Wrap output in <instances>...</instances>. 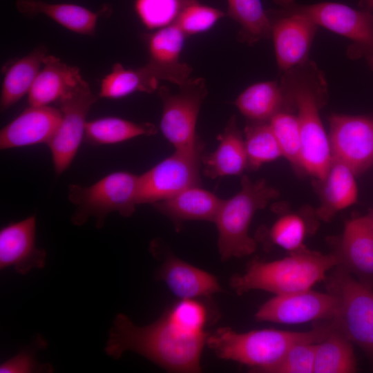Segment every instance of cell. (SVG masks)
<instances>
[{
    "mask_svg": "<svg viewBox=\"0 0 373 373\" xmlns=\"http://www.w3.org/2000/svg\"><path fill=\"white\" fill-rule=\"evenodd\" d=\"M208 335L184 329L165 312L144 326L137 325L126 314H119L113 321L104 350L115 359L131 351L169 372H199Z\"/></svg>",
    "mask_w": 373,
    "mask_h": 373,
    "instance_id": "obj_1",
    "label": "cell"
},
{
    "mask_svg": "<svg viewBox=\"0 0 373 373\" xmlns=\"http://www.w3.org/2000/svg\"><path fill=\"white\" fill-rule=\"evenodd\" d=\"M280 83L294 109H297L302 170L322 179L331 162L329 137L323 128L320 108L327 97V83L315 63L307 61L284 72Z\"/></svg>",
    "mask_w": 373,
    "mask_h": 373,
    "instance_id": "obj_2",
    "label": "cell"
},
{
    "mask_svg": "<svg viewBox=\"0 0 373 373\" xmlns=\"http://www.w3.org/2000/svg\"><path fill=\"white\" fill-rule=\"evenodd\" d=\"M332 329L331 323L308 332L265 329L238 332L230 327H220L209 334L206 345L222 359L249 366L254 372H265L294 345L319 343Z\"/></svg>",
    "mask_w": 373,
    "mask_h": 373,
    "instance_id": "obj_3",
    "label": "cell"
},
{
    "mask_svg": "<svg viewBox=\"0 0 373 373\" xmlns=\"http://www.w3.org/2000/svg\"><path fill=\"white\" fill-rule=\"evenodd\" d=\"M337 265L334 255L311 251L307 247L269 262L254 260L245 271L231 278L230 285L242 295L260 289L276 295L311 289L325 280L326 273Z\"/></svg>",
    "mask_w": 373,
    "mask_h": 373,
    "instance_id": "obj_4",
    "label": "cell"
},
{
    "mask_svg": "<svg viewBox=\"0 0 373 373\" xmlns=\"http://www.w3.org/2000/svg\"><path fill=\"white\" fill-rule=\"evenodd\" d=\"M279 192L262 179L252 182L247 176L241 179V189L233 196L223 200L214 223L218 237L220 259L242 258L254 253L256 242L249 234L256 212L265 208Z\"/></svg>",
    "mask_w": 373,
    "mask_h": 373,
    "instance_id": "obj_5",
    "label": "cell"
},
{
    "mask_svg": "<svg viewBox=\"0 0 373 373\" xmlns=\"http://www.w3.org/2000/svg\"><path fill=\"white\" fill-rule=\"evenodd\" d=\"M138 189L139 175L124 171L109 173L89 186L70 184L68 198L76 208L71 222L81 226L93 217L96 227L101 228L111 212L129 217L138 205Z\"/></svg>",
    "mask_w": 373,
    "mask_h": 373,
    "instance_id": "obj_6",
    "label": "cell"
},
{
    "mask_svg": "<svg viewBox=\"0 0 373 373\" xmlns=\"http://www.w3.org/2000/svg\"><path fill=\"white\" fill-rule=\"evenodd\" d=\"M328 291L338 298L334 327L360 347L373 365V288L336 265L326 277Z\"/></svg>",
    "mask_w": 373,
    "mask_h": 373,
    "instance_id": "obj_7",
    "label": "cell"
},
{
    "mask_svg": "<svg viewBox=\"0 0 373 373\" xmlns=\"http://www.w3.org/2000/svg\"><path fill=\"white\" fill-rule=\"evenodd\" d=\"M274 1L281 11L302 15L316 26L350 39L352 44L349 53L364 56L373 68V12L335 2L301 5L294 0Z\"/></svg>",
    "mask_w": 373,
    "mask_h": 373,
    "instance_id": "obj_8",
    "label": "cell"
},
{
    "mask_svg": "<svg viewBox=\"0 0 373 373\" xmlns=\"http://www.w3.org/2000/svg\"><path fill=\"white\" fill-rule=\"evenodd\" d=\"M172 93L166 86L157 90L162 103L160 129L175 150L193 151L203 148L196 134V124L200 107L207 95L205 79L189 78Z\"/></svg>",
    "mask_w": 373,
    "mask_h": 373,
    "instance_id": "obj_9",
    "label": "cell"
},
{
    "mask_svg": "<svg viewBox=\"0 0 373 373\" xmlns=\"http://www.w3.org/2000/svg\"><path fill=\"white\" fill-rule=\"evenodd\" d=\"M98 97L83 79L57 104L61 113L60 124L47 144L57 175L71 164L84 139L86 117Z\"/></svg>",
    "mask_w": 373,
    "mask_h": 373,
    "instance_id": "obj_10",
    "label": "cell"
},
{
    "mask_svg": "<svg viewBox=\"0 0 373 373\" xmlns=\"http://www.w3.org/2000/svg\"><path fill=\"white\" fill-rule=\"evenodd\" d=\"M203 148L175 152L139 175L138 204H154L200 184Z\"/></svg>",
    "mask_w": 373,
    "mask_h": 373,
    "instance_id": "obj_11",
    "label": "cell"
},
{
    "mask_svg": "<svg viewBox=\"0 0 373 373\" xmlns=\"http://www.w3.org/2000/svg\"><path fill=\"white\" fill-rule=\"evenodd\" d=\"M332 158L360 175L373 165V117L334 115L329 118Z\"/></svg>",
    "mask_w": 373,
    "mask_h": 373,
    "instance_id": "obj_12",
    "label": "cell"
},
{
    "mask_svg": "<svg viewBox=\"0 0 373 373\" xmlns=\"http://www.w3.org/2000/svg\"><path fill=\"white\" fill-rule=\"evenodd\" d=\"M338 300L332 293L309 289L276 295L262 304L255 314L258 321L296 324L321 319L332 320Z\"/></svg>",
    "mask_w": 373,
    "mask_h": 373,
    "instance_id": "obj_13",
    "label": "cell"
},
{
    "mask_svg": "<svg viewBox=\"0 0 373 373\" xmlns=\"http://www.w3.org/2000/svg\"><path fill=\"white\" fill-rule=\"evenodd\" d=\"M267 14L278 69L284 73L307 61L318 26L298 14L280 10Z\"/></svg>",
    "mask_w": 373,
    "mask_h": 373,
    "instance_id": "obj_14",
    "label": "cell"
},
{
    "mask_svg": "<svg viewBox=\"0 0 373 373\" xmlns=\"http://www.w3.org/2000/svg\"><path fill=\"white\" fill-rule=\"evenodd\" d=\"M149 60L146 68L159 81H168L180 86L193 72L182 62L180 55L186 36L173 23L144 35Z\"/></svg>",
    "mask_w": 373,
    "mask_h": 373,
    "instance_id": "obj_15",
    "label": "cell"
},
{
    "mask_svg": "<svg viewBox=\"0 0 373 373\" xmlns=\"http://www.w3.org/2000/svg\"><path fill=\"white\" fill-rule=\"evenodd\" d=\"M333 244L337 265L373 288V229L365 216L347 220L342 235Z\"/></svg>",
    "mask_w": 373,
    "mask_h": 373,
    "instance_id": "obj_16",
    "label": "cell"
},
{
    "mask_svg": "<svg viewBox=\"0 0 373 373\" xmlns=\"http://www.w3.org/2000/svg\"><path fill=\"white\" fill-rule=\"evenodd\" d=\"M37 218L32 215L11 222L0 230V269L13 267L25 275L33 269L44 268L46 252L37 246Z\"/></svg>",
    "mask_w": 373,
    "mask_h": 373,
    "instance_id": "obj_17",
    "label": "cell"
},
{
    "mask_svg": "<svg viewBox=\"0 0 373 373\" xmlns=\"http://www.w3.org/2000/svg\"><path fill=\"white\" fill-rule=\"evenodd\" d=\"M61 119L59 108L29 106L0 132V149L6 150L39 144H48Z\"/></svg>",
    "mask_w": 373,
    "mask_h": 373,
    "instance_id": "obj_18",
    "label": "cell"
},
{
    "mask_svg": "<svg viewBox=\"0 0 373 373\" xmlns=\"http://www.w3.org/2000/svg\"><path fill=\"white\" fill-rule=\"evenodd\" d=\"M354 178L347 166L332 158L325 176L314 178L313 186L320 200L316 213L320 220L328 222L338 211L356 202L358 189Z\"/></svg>",
    "mask_w": 373,
    "mask_h": 373,
    "instance_id": "obj_19",
    "label": "cell"
},
{
    "mask_svg": "<svg viewBox=\"0 0 373 373\" xmlns=\"http://www.w3.org/2000/svg\"><path fill=\"white\" fill-rule=\"evenodd\" d=\"M157 278L180 299L209 297L222 291L213 275L173 256L165 258Z\"/></svg>",
    "mask_w": 373,
    "mask_h": 373,
    "instance_id": "obj_20",
    "label": "cell"
},
{
    "mask_svg": "<svg viewBox=\"0 0 373 373\" xmlns=\"http://www.w3.org/2000/svg\"><path fill=\"white\" fill-rule=\"evenodd\" d=\"M83 79L77 67L47 55L28 94V104L41 106L57 104Z\"/></svg>",
    "mask_w": 373,
    "mask_h": 373,
    "instance_id": "obj_21",
    "label": "cell"
},
{
    "mask_svg": "<svg viewBox=\"0 0 373 373\" xmlns=\"http://www.w3.org/2000/svg\"><path fill=\"white\" fill-rule=\"evenodd\" d=\"M219 144L211 153L202 156L203 172L211 179L239 175L247 169L245 139L233 115L223 132L218 136Z\"/></svg>",
    "mask_w": 373,
    "mask_h": 373,
    "instance_id": "obj_22",
    "label": "cell"
},
{
    "mask_svg": "<svg viewBox=\"0 0 373 373\" xmlns=\"http://www.w3.org/2000/svg\"><path fill=\"white\" fill-rule=\"evenodd\" d=\"M222 200L198 185L189 187L152 205L158 212L178 225L189 220L214 222Z\"/></svg>",
    "mask_w": 373,
    "mask_h": 373,
    "instance_id": "obj_23",
    "label": "cell"
},
{
    "mask_svg": "<svg viewBox=\"0 0 373 373\" xmlns=\"http://www.w3.org/2000/svg\"><path fill=\"white\" fill-rule=\"evenodd\" d=\"M16 7L26 16L44 15L73 32L88 36L95 35L98 18L104 12L73 3H50L41 0H17Z\"/></svg>",
    "mask_w": 373,
    "mask_h": 373,
    "instance_id": "obj_24",
    "label": "cell"
},
{
    "mask_svg": "<svg viewBox=\"0 0 373 373\" xmlns=\"http://www.w3.org/2000/svg\"><path fill=\"white\" fill-rule=\"evenodd\" d=\"M233 104L249 122H269L279 112L291 111L277 80L258 82L243 90Z\"/></svg>",
    "mask_w": 373,
    "mask_h": 373,
    "instance_id": "obj_25",
    "label": "cell"
},
{
    "mask_svg": "<svg viewBox=\"0 0 373 373\" xmlns=\"http://www.w3.org/2000/svg\"><path fill=\"white\" fill-rule=\"evenodd\" d=\"M47 55L45 46H38L8 67L1 92V111L10 108L26 94H28Z\"/></svg>",
    "mask_w": 373,
    "mask_h": 373,
    "instance_id": "obj_26",
    "label": "cell"
},
{
    "mask_svg": "<svg viewBox=\"0 0 373 373\" xmlns=\"http://www.w3.org/2000/svg\"><path fill=\"white\" fill-rule=\"evenodd\" d=\"M157 132L156 126L150 122L105 117L87 121L84 140L93 145L115 144L142 135H153Z\"/></svg>",
    "mask_w": 373,
    "mask_h": 373,
    "instance_id": "obj_27",
    "label": "cell"
},
{
    "mask_svg": "<svg viewBox=\"0 0 373 373\" xmlns=\"http://www.w3.org/2000/svg\"><path fill=\"white\" fill-rule=\"evenodd\" d=\"M159 87V80L145 66L132 69L115 63L111 71L102 79L98 97L119 99L135 92L152 93Z\"/></svg>",
    "mask_w": 373,
    "mask_h": 373,
    "instance_id": "obj_28",
    "label": "cell"
},
{
    "mask_svg": "<svg viewBox=\"0 0 373 373\" xmlns=\"http://www.w3.org/2000/svg\"><path fill=\"white\" fill-rule=\"evenodd\" d=\"M356 371L352 343L332 325L326 338L316 345L314 373H352Z\"/></svg>",
    "mask_w": 373,
    "mask_h": 373,
    "instance_id": "obj_29",
    "label": "cell"
},
{
    "mask_svg": "<svg viewBox=\"0 0 373 373\" xmlns=\"http://www.w3.org/2000/svg\"><path fill=\"white\" fill-rule=\"evenodd\" d=\"M227 15L240 26L239 41L253 46L271 37V23L260 0H227Z\"/></svg>",
    "mask_w": 373,
    "mask_h": 373,
    "instance_id": "obj_30",
    "label": "cell"
},
{
    "mask_svg": "<svg viewBox=\"0 0 373 373\" xmlns=\"http://www.w3.org/2000/svg\"><path fill=\"white\" fill-rule=\"evenodd\" d=\"M310 210L305 209L303 212L281 216L269 231L271 242L289 253L305 248V238L316 228L314 219V216H317L316 211L312 212Z\"/></svg>",
    "mask_w": 373,
    "mask_h": 373,
    "instance_id": "obj_31",
    "label": "cell"
},
{
    "mask_svg": "<svg viewBox=\"0 0 373 373\" xmlns=\"http://www.w3.org/2000/svg\"><path fill=\"white\" fill-rule=\"evenodd\" d=\"M247 169L256 170L262 164L283 156L269 122H249L245 128Z\"/></svg>",
    "mask_w": 373,
    "mask_h": 373,
    "instance_id": "obj_32",
    "label": "cell"
},
{
    "mask_svg": "<svg viewBox=\"0 0 373 373\" xmlns=\"http://www.w3.org/2000/svg\"><path fill=\"white\" fill-rule=\"evenodd\" d=\"M280 146L283 156L293 166L302 170L300 162L301 142L298 120L291 111L284 110L275 115L269 122Z\"/></svg>",
    "mask_w": 373,
    "mask_h": 373,
    "instance_id": "obj_33",
    "label": "cell"
},
{
    "mask_svg": "<svg viewBox=\"0 0 373 373\" xmlns=\"http://www.w3.org/2000/svg\"><path fill=\"white\" fill-rule=\"evenodd\" d=\"M197 0H135L134 8L143 25L157 30L174 23L182 10Z\"/></svg>",
    "mask_w": 373,
    "mask_h": 373,
    "instance_id": "obj_34",
    "label": "cell"
},
{
    "mask_svg": "<svg viewBox=\"0 0 373 373\" xmlns=\"http://www.w3.org/2000/svg\"><path fill=\"white\" fill-rule=\"evenodd\" d=\"M224 15L220 10L200 4L197 0L182 10L174 23L188 37L209 30Z\"/></svg>",
    "mask_w": 373,
    "mask_h": 373,
    "instance_id": "obj_35",
    "label": "cell"
},
{
    "mask_svg": "<svg viewBox=\"0 0 373 373\" xmlns=\"http://www.w3.org/2000/svg\"><path fill=\"white\" fill-rule=\"evenodd\" d=\"M165 312L174 323L188 332L195 334L206 332L204 326L208 320L207 310L197 299H180Z\"/></svg>",
    "mask_w": 373,
    "mask_h": 373,
    "instance_id": "obj_36",
    "label": "cell"
},
{
    "mask_svg": "<svg viewBox=\"0 0 373 373\" xmlns=\"http://www.w3.org/2000/svg\"><path fill=\"white\" fill-rule=\"evenodd\" d=\"M317 343L303 342L294 345L265 373H314Z\"/></svg>",
    "mask_w": 373,
    "mask_h": 373,
    "instance_id": "obj_37",
    "label": "cell"
},
{
    "mask_svg": "<svg viewBox=\"0 0 373 373\" xmlns=\"http://www.w3.org/2000/svg\"><path fill=\"white\" fill-rule=\"evenodd\" d=\"M21 350L13 357L4 361L0 365L1 373H32L52 372V367L47 364H41L36 359L35 349Z\"/></svg>",
    "mask_w": 373,
    "mask_h": 373,
    "instance_id": "obj_38",
    "label": "cell"
},
{
    "mask_svg": "<svg viewBox=\"0 0 373 373\" xmlns=\"http://www.w3.org/2000/svg\"><path fill=\"white\" fill-rule=\"evenodd\" d=\"M370 226L373 229V210H372L368 214L365 216Z\"/></svg>",
    "mask_w": 373,
    "mask_h": 373,
    "instance_id": "obj_39",
    "label": "cell"
},
{
    "mask_svg": "<svg viewBox=\"0 0 373 373\" xmlns=\"http://www.w3.org/2000/svg\"><path fill=\"white\" fill-rule=\"evenodd\" d=\"M363 4L370 8L373 12V0H363Z\"/></svg>",
    "mask_w": 373,
    "mask_h": 373,
    "instance_id": "obj_40",
    "label": "cell"
}]
</instances>
